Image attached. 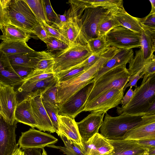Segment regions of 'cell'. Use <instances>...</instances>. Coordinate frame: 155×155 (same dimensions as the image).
I'll list each match as a JSON object with an SVG mask.
<instances>
[{"label": "cell", "mask_w": 155, "mask_h": 155, "mask_svg": "<svg viewBox=\"0 0 155 155\" xmlns=\"http://www.w3.org/2000/svg\"><path fill=\"white\" fill-rule=\"evenodd\" d=\"M116 49L110 47L94 64L78 76L57 84L56 102L58 106L68 100L81 89L93 83V79L103 64L115 54Z\"/></svg>", "instance_id": "1"}, {"label": "cell", "mask_w": 155, "mask_h": 155, "mask_svg": "<svg viewBox=\"0 0 155 155\" xmlns=\"http://www.w3.org/2000/svg\"><path fill=\"white\" fill-rule=\"evenodd\" d=\"M155 117V114H121L112 117L107 113L99 129L100 134L109 140L122 139L124 134L132 128Z\"/></svg>", "instance_id": "2"}, {"label": "cell", "mask_w": 155, "mask_h": 155, "mask_svg": "<svg viewBox=\"0 0 155 155\" xmlns=\"http://www.w3.org/2000/svg\"><path fill=\"white\" fill-rule=\"evenodd\" d=\"M154 101H155V74H145L141 84L137 86L131 100L124 107H117V112L119 115L145 114V111Z\"/></svg>", "instance_id": "3"}, {"label": "cell", "mask_w": 155, "mask_h": 155, "mask_svg": "<svg viewBox=\"0 0 155 155\" xmlns=\"http://www.w3.org/2000/svg\"><path fill=\"white\" fill-rule=\"evenodd\" d=\"M70 7L68 10V21L57 28L66 40L68 47L75 45H87L88 41L83 30L81 17L86 7L81 0L68 1Z\"/></svg>", "instance_id": "4"}, {"label": "cell", "mask_w": 155, "mask_h": 155, "mask_svg": "<svg viewBox=\"0 0 155 155\" xmlns=\"http://www.w3.org/2000/svg\"><path fill=\"white\" fill-rule=\"evenodd\" d=\"M130 76L126 65L118 66L104 73L93 82L85 105L106 90L113 88L123 89Z\"/></svg>", "instance_id": "5"}, {"label": "cell", "mask_w": 155, "mask_h": 155, "mask_svg": "<svg viewBox=\"0 0 155 155\" xmlns=\"http://www.w3.org/2000/svg\"><path fill=\"white\" fill-rule=\"evenodd\" d=\"M92 53L87 45H75L53 54L54 74L70 69L80 65Z\"/></svg>", "instance_id": "6"}, {"label": "cell", "mask_w": 155, "mask_h": 155, "mask_svg": "<svg viewBox=\"0 0 155 155\" xmlns=\"http://www.w3.org/2000/svg\"><path fill=\"white\" fill-rule=\"evenodd\" d=\"M10 24L32 33L38 23L30 8L24 0H10L7 7Z\"/></svg>", "instance_id": "7"}, {"label": "cell", "mask_w": 155, "mask_h": 155, "mask_svg": "<svg viewBox=\"0 0 155 155\" xmlns=\"http://www.w3.org/2000/svg\"><path fill=\"white\" fill-rule=\"evenodd\" d=\"M106 40L110 47L130 49L140 48V35L122 26L116 27L106 34Z\"/></svg>", "instance_id": "8"}, {"label": "cell", "mask_w": 155, "mask_h": 155, "mask_svg": "<svg viewBox=\"0 0 155 155\" xmlns=\"http://www.w3.org/2000/svg\"><path fill=\"white\" fill-rule=\"evenodd\" d=\"M124 93L123 89L113 88L106 90L86 104L84 111L107 112L121 104Z\"/></svg>", "instance_id": "9"}, {"label": "cell", "mask_w": 155, "mask_h": 155, "mask_svg": "<svg viewBox=\"0 0 155 155\" xmlns=\"http://www.w3.org/2000/svg\"><path fill=\"white\" fill-rule=\"evenodd\" d=\"M46 91L38 90L30 93L25 96L22 100L25 97H28L30 99L37 124L36 128L41 131L54 133L56 132V130L44 106L42 100V94Z\"/></svg>", "instance_id": "10"}, {"label": "cell", "mask_w": 155, "mask_h": 155, "mask_svg": "<svg viewBox=\"0 0 155 155\" xmlns=\"http://www.w3.org/2000/svg\"><path fill=\"white\" fill-rule=\"evenodd\" d=\"M58 139L52 135L31 128L22 132L18 144L22 150L29 148L42 149L50 144H54Z\"/></svg>", "instance_id": "11"}, {"label": "cell", "mask_w": 155, "mask_h": 155, "mask_svg": "<svg viewBox=\"0 0 155 155\" xmlns=\"http://www.w3.org/2000/svg\"><path fill=\"white\" fill-rule=\"evenodd\" d=\"M93 83L87 85L63 104L58 106V114L74 118L84 111L85 104L93 86Z\"/></svg>", "instance_id": "12"}, {"label": "cell", "mask_w": 155, "mask_h": 155, "mask_svg": "<svg viewBox=\"0 0 155 155\" xmlns=\"http://www.w3.org/2000/svg\"><path fill=\"white\" fill-rule=\"evenodd\" d=\"M81 17L82 27L88 41L98 36L99 23L108 13V11L100 7L86 8Z\"/></svg>", "instance_id": "13"}, {"label": "cell", "mask_w": 155, "mask_h": 155, "mask_svg": "<svg viewBox=\"0 0 155 155\" xmlns=\"http://www.w3.org/2000/svg\"><path fill=\"white\" fill-rule=\"evenodd\" d=\"M18 122L10 124L0 114V155H12L18 148L15 130Z\"/></svg>", "instance_id": "14"}, {"label": "cell", "mask_w": 155, "mask_h": 155, "mask_svg": "<svg viewBox=\"0 0 155 155\" xmlns=\"http://www.w3.org/2000/svg\"><path fill=\"white\" fill-rule=\"evenodd\" d=\"M105 111L93 112L78 122H77L78 130L83 144L86 142L96 133L103 121Z\"/></svg>", "instance_id": "15"}, {"label": "cell", "mask_w": 155, "mask_h": 155, "mask_svg": "<svg viewBox=\"0 0 155 155\" xmlns=\"http://www.w3.org/2000/svg\"><path fill=\"white\" fill-rule=\"evenodd\" d=\"M18 101L14 87L1 84L0 105L2 116L6 121L13 124L15 121V113Z\"/></svg>", "instance_id": "16"}, {"label": "cell", "mask_w": 155, "mask_h": 155, "mask_svg": "<svg viewBox=\"0 0 155 155\" xmlns=\"http://www.w3.org/2000/svg\"><path fill=\"white\" fill-rule=\"evenodd\" d=\"M58 128L56 132L61 133L69 139L82 151L85 152V147L81 141L74 118L58 115Z\"/></svg>", "instance_id": "17"}, {"label": "cell", "mask_w": 155, "mask_h": 155, "mask_svg": "<svg viewBox=\"0 0 155 155\" xmlns=\"http://www.w3.org/2000/svg\"><path fill=\"white\" fill-rule=\"evenodd\" d=\"M132 49H118L114 55L106 61L96 74L93 79V82L102 75L118 66L126 65L134 57Z\"/></svg>", "instance_id": "18"}, {"label": "cell", "mask_w": 155, "mask_h": 155, "mask_svg": "<svg viewBox=\"0 0 155 155\" xmlns=\"http://www.w3.org/2000/svg\"><path fill=\"white\" fill-rule=\"evenodd\" d=\"M22 81L13 68L7 54L0 49V83L14 87Z\"/></svg>", "instance_id": "19"}, {"label": "cell", "mask_w": 155, "mask_h": 155, "mask_svg": "<svg viewBox=\"0 0 155 155\" xmlns=\"http://www.w3.org/2000/svg\"><path fill=\"white\" fill-rule=\"evenodd\" d=\"M83 144L85 155H110L113 150L107 139L99 133L95 134Z\"/></svg>", "instance_id": "20"}, {"label": "cell", "mask_w": 155, "mask_h": 155, "mask_svg": "<svg viewBox=\"0 0 155 155\" xmlns=\"http://www.w3.org/2000/svg\"><path fill=\"white\" fill-rule=\"evenodd\" d=\"M149 139H155V117L130 130L122 139L138 141Z\"/></svg>", "instance_id": "21"}, {"label": "cell", "mask_w": 155, "mask_h": 155, "mask_svg": "<svg viewBox=\"0 0 155 155\" xmlns=\"http://www.w3.org/2000/svg\"><path fill=\"white\" fill-rule=\"evenodd\" d=\"M107 140L113 147L110 155H135L147 149L139 145L136 140Z\"/></svg>", "instance_id": "22"}, {"label": "cell", "mask_w": 155, "mask_h": 155, "mask_svg": "<svg viewBox=\"0 0 155 155\" xmlns=\"http://www.w3.org/2000/svg\"><path fill=\"white\" fill-rule=\"evenodd\" d=\"M107 11L120 26L140 34L141 33L142 28L137 18L127 13L124 7H116Z\"/></svg>", "instance_id": "23"}, {"label": "cell", "mask_w": 155, "mask_h": 155, "mask_svg": "<svg viewBox=\"0 0 155 155\" xmlns=\"http://www.w3.org/2000/svg\"><path fill=\"white\" fill-rule=\"evenodd\" d=\"M15 119L17 122L28 125L31 128L37 127L30 100L28 97H25L17 104L15 113Z\"/></svg>", "instance_id": "24"}, {"label": "cell", "mask_w": 155, "mask_h": 155, "mask_svg": "<svg viewBox=\"0 0 155 155\" xmlns=\"http://www.w3.org/2000/svg\"><path fill=\"white\" fill-rule=\"evenodd\" d=\"M0 29L2 33V40L5 42H27L31 37V33L10 24L1 27Z\"/></svg>", "instance_id": "25"}, {"label": "cell", "mask_w": 155, "mask_h": 155, "mask_svg": "<svg viewBox=\"0 0 155 155\" xmlns=\"http://www.w3.org/2000/svg\"><path fill=\"white\" fill-rule=\"evenodd\" d=\"M58 79L55 75L37 81L22 83L18 89V92L21 94L23 97L27 94L38 90H46L56 84Z\"/></svg>", "instance_id": "26"}, {"label": "cell", "mask_w": 155, "mask_h": 155, "mask_svg": "<svg viewBox=\"0 0 155 155\" xmlns=\"http://www.w3.org/2000/svg\"><path fill=\"white\" fill-rule=\"evenodd\" d=\"M42 51L7 55L10 63L12 65L28 67L35 69V66L40 58Z\"/></svg>", "instance_id": "27"}, {"label": "cell", "mask_w": 155, "mask_h": 155, "mask_svg": "<svg viewBox=\"0 0 155 155\" xmlns=\"http://www.w3.org/2000/svg\"><path fill=\"white\" fill-rule=\"evenodd\" d=\"M140 35L141 48L145 59L151 57L155 51V30L142 28Z\"/></svg>", "instance_id": "28"}, {"label": "cell", "mask_w": 155, "mask_h": 155, "mask_svg": "<svg viewBox=\"0 0 155 155\" xmlns=\"http://www.w3.org/2000/svg\"><path fill=\"white\" fill-rule=\"evenodd\" d=\"M0 49L7 55L34 52L35 51L23 41L11 42L3 41L0 44Z\"/></svg>", "instance_id": "29"}, {"label": "cell", "mask_w": 155, "mask_h": 155, "mask_svg": "<svg viewBox=\"0 0 155 155\" xmlns=\"http://www.w3.org/2000/svg\"><path fill=\"white\" fill-rule=\"evenodd\" d=\"M57 134L63 141L64 147L56 146L54 144H50L46 147L59 149L67 155H85L84 153L69 139L61 133Z\"/></svg>", "instance_id": "30"}, {"label": "cell", "mask_w": 155, "mask_h": 155, "mask_svg": "<svg viewBox=\"0 0 155 155\" xmlns=\"http://www.w3.org/2000/svg\"><path fill=\"white\" fill-rule=\"evenodd\" d=\"M135 53V56L129 63V68L127 70L131 76L141 70L144 71L145 68L146 60L143 57L141 48H140L139 50L136 51ZM143 73L141 75L143 77L142 75Z\"/></svg>", "instance_id": "31"}, {"label": "cell", "mask_w": 155, "mask_h": 155, "mask_svg": "<svg viewBox=\"0 0 155 155\" xmlns=\"http://www.w3.org/2000/svg\"><path fill=\"white\" fill-rule=\"evenodd\" d=\"M106 35H99L89 40L87 46L92 54H96L105 51L110 47L106 38Z\"/></svg>", "instance_id": "32"}, {"label": "cell", "mask_w": 155, "mask_h": 155, "mask_svg": "<svg viewBox=\"0 0 155 155\" xmlns=\"http://www.w3.org/2000/svg\"><path fill=\"white\" fill-rule=\"evenodd\" d=\"M87 8L100 7L107 10L116 7H123V1L121 0H84Z\"/></svg>", "instance_id": "33"}, {"label": "cell", "mask_w": 155, "mask_h": 155, "mask_svg": "<svg viewBox=\"0 0 155 155\" xmlns=\"http://www.w3.org/2000/svg\"><path fill=\"white\" fill-rule=\"evenodd\" d=\"M24 0L29 7L38 22L47 23L43 0Z\"/></svg>", "instance_id": "34"}, {"label": "cell", "mask_w": 155, "mask_h": 155, "mask_svg": "<svg viewBox=\"0 0 155 155\" xmlns=\"http://www.w3.org/2000/svg\"><path fill=\"white\" fill-rule=\"evenodd\" d=\"M37 62L35 69L53 71L55 62L53 54L44 51Z\"/></svg>", "instance_id": "35"}, {"label": "cell", "mask_w": 155, "mask_h": 155, "mask_svg": "<svg viewBox=\"0 0 155 155\" xmlns=\"http://www.w3.org/2000/svg\"><path fill=\"white\" fill-rule=\"evenodd\" d=\"M118 26H120V25L108 12V14L99 24L98 28V36L106 35L112 29Z\"/></svg>", "instance_id": "36"}, {"label": "cell", "mask_w": 155, "mask_h": 155, "mask_svg": "<svg viewBox=\"0 0 155 155\" xmlns=\"http://www.w3.org/2000/svg\"><path fill=\"white\" fill-rule=\"evenodd\" d=\"M87 69L84 67L78 65L77 67L55 74L58 82H62L75 77Z\"/></svg>", "instance_id": "37"}, {"label": "cell", "mask_w": 155, "mask_h": 155, "mask_svg": "<svg viewBox=\"0 0 155 155\" xmlns=\"http://www.w3.org/2000/svg\"><path fill=\"white\" fill-rule=\"evenodd\" d=\"M55 75V74L53 71L35 69L23 81L22 83L37 81Z\"/></svg>", "instance_id": "38"}, {"label": "cell", "mask_w": 155, "mask_h": 155, "mask_svg": "<svg viewBox=\"0 0 155 155\" xmlns=\"http://www.w3.org/2000/svg\"><path fill=\"white\" fill-rule=\"evenodd\" d=\"M42 103L56 132L58 128V106L47 102H42Z\"/></svg>", "instance_id": "39"}, {"label": "cell", "mask_w": 155, "mask_h": 155, "mask_svg": "<svg viewBox=\"0 0 155 155\" xmlns=\"http://www.w3.org/2000/svg\"><path fill=\"white\" fill-rule=\"evenodd\" d=\"M44 42L46 43L48 51L58 50L62 51L68 47L64 42L52 37H49Z\"/></svg>", "instance_id": "40"}, {"label": "cell", "mask_w": 155, "mask_h": 155, "mask_svg": "<svg viewBox=\"0 0 155 155\" xmlns=\"http://www.w3.org/2000/svg\"><path fill=\"white\" fill-rule=\"evenodd\" d=\"M57 84L50 87L42 93V102H48L54 105L58 106L56 102L57 91Z\"/></svg>", "instance_id": "41"}, {"label": "cell", "mask_w": 155, "mask_h": 155, "mask_svg": "<svg viewBox=\"0 0 155 155\" xmlns=\"http://www.w3.org/2000/svg\"><path fill=\"white\" fill-rule=\"evenodd\" d=\"M137 18L142 28L155 30V12L151 11L149 14L146 17Z\"/></svg>", "instance_id": "42"}, {"label": "cell", "mask_w": 155, "mask_h": 155, "mask_svg": "<svg viewBox=\"0 0 155 155\" xmlns=\"http://www.w3.org/2000/svg\"><path fill=\"white\" fill-rule=\"evenodd\" d=\"M47 23L54 24L58 18V14L54 10L49 0H43Z\"/></svg>", "instance_id": "43"}, {"label": "cell", "mask_w": 155, "mask_h": 155, "mask_svg": "<svg viewBox=\"0 0 155 155\" xmlns=\"http://www.w3.org/2000/svg\"><path fill=\"white\" fill-rule=\"evenodd\" d=\"M38 22L46 30L50 37L59 39L68 45L66 40L57 28L52 26L45 22Z\"/></svg>", "instance_id": "44"}, {"label": "cell", "mask_w": 155, "mask_h": 155, "mask_svg": "<svg viewBox=\"0 0 155 155\" xmlns=\"http://www.w3.org/2000/svg\"><path fill=\"white\" fill-rule=\"evenodd\" d=\"M10 0H0V27L10 24L7 14V7Z\"/></svg>", "instance_id": "45"}, {"label": "cell", "mask_w": 155, "mask_h": 155, "mask_svg": "<svg viewBox=\"0 0 155 155\" xmlns=\"http://www.w3.org/2000/svg\"><path fill=\"white\" fill-rule=\"evenodd\" d=\"M12 66L16 73L23 81L35 70L33 68L25 66L12 65Z\"/></svg>", "instance_id": "46"}, {"label": "cell", "mask_w": 155, "mask_h": 155, "mask_svg": "<svg viewBox=\"0 0 155 155\" xmlns=\"http://www.w3.org/2000/svg\"><path fill=\"white\" fill-rule=\"evenodd\" d=\"M107 50L101 53L92 54L89 57L80 64V66L84 67L86 69H87L94 64L99 59L102 57Z\"/></svg>", "instance_id": "47"}, {"label": "cell", "mask_w": 155, "mask_h": 155, "mask_svg": "<svg viewBox=\"0 0 155 155\" xmlns=\"http://www.w3.org/2000/svg\"><path fill=\"white\" fill-rule=\"evenodd\" d=\"M146 60L145 68L142 74L152 75L155 74V56L154 54L150 58Z\"/></svg>", "instance_id": "48"}, {"label": "cell", "mask_w": 155, "mask_h": 155, "mask_svg": "<svg viewBox=\"0 0 155 155\" xmlns=\"http://www.w3.org/2000/svg\"><path fill=\"white\" fill-rule=\"evenodd\" d=\"M32 33L36 35L38 38L43 41L50 37L46 30L39 22L34 28Z\"/></svg>", "instance_id": "49"}, {"label": "cell", "mask_w": 155, "mask_h": 155, "mask_svg": "<svg viewBox=\"0 0 155 155\" xmlns=\"http://www.w3.org/2000/svg\"><path fill=\"white\" fill-rule=\"evenodd\" d=\"M143 71V70H141L134 74L130 77L128 81L129 82L125 85L123 88L124 92L128 87H132L133 86H134L135 88L137 87V81L140 79L143 78V76L141 75Z\"/></svg>", "instance_id": "50"}, {"label": "cell", "mask_w": 155, "mask_h": 155, "mask_svg": "<svg viewBox=\"0 0 155 155\" xmlns=\"http://www.w3.org/2000/svg\"><path fill=\"white\" fill-rule=\"evenodd\" d=\"M137 88V87H135L134 90L133 91L132 89V87H130V88L125 95L123 97L121 101V104L122 105L121 107L125 106L129 103L135 93Z\"/></svg>", "instance_id": "51"}, {"label": "cell", "mask_w": 155, "mask_h": 155, "mask_svg": "<svg viewBox=\"0 0 155 155\" xmlns=\"http://www.w3.org/2000/svg\"><path fill=\"white\" fill-rule=\"evenodd\" d=\"M137 142L139 145L147 149L155 147V139H147L138 140Z\"/></svg>", "instance_id": "52"}, {"label": "cell", "mask_w": 155, "mask_h": 155, "mask_svg": "<svg viewBox=\"0 0 155 155\" xmlns=\"http://www.w3.org/2000/svg\"><path fill=\"white\" fill-rule=\"evenodd\" d=\"M41 149L29 148L22 150L24 155H41Z\"/></svg>", "instance_id": "53"}, {"label": "cell", "mask_w": 155, "mask_h": 155, "mask_svg": "<svg viewBox=\"0 0 155 155\" xmlns=\"http://www.w3.org/2000/svg\"><path fill=\"white\" fill-rule=\"evenodd\" d=\"M144 113L146 115L155 114V101L150 104Z\"/></svg>", "instance_id": "54"}, {"label": "cell", "mask_w": 155, "mask_h": 155, "mask_svg": "<svg viewBox=\"0 0 155 155\" xmlns=\"http://www.w3.org/2000/svg\"><path fill=\"white\" fill-rule=\"evenodd\" d=\"M148 155H155V147H152L148 149Z\"/></svg>", "instance_id": "55"}, {"label": "cell", "mask_w": 155, "mask_h": 155, "mask_svg": "<svg viewBox=\"0 0 155 155\" xmlns=\"http://www.w3.org/2000/svg\"><path fill=\"white\" fill-rule=\"evenodd\" d=\"M12 155H24V154L22 150L19 147Z\"/></svg>", "instance_id": "56"}, {"label": "cell", "mask_w": 155, "mask_h": 155, "mask_svg": "<svg viewBox=\"0 0 155 155\" xmlns=\"http://www.w3.org/2000/svg\"><path fill=\"white\" fill-rule=\"evenodd\" d=\"M149 1L151 5L152 8L151 11L153 12H155V0H150Z\"/></svg>", "instance_id": "57"}, {"label": "cell", "mask_w": 155, "mask_h": 155, "mask_svg": "<svg viewBox=\"0 0 155 155\" xmlns=\"http://www.w3.org/2000/svg\"><path fill=\"white\" fill-rule=\"evenodd\" d=\"M135 155H148V149L144 151Z\"/></svg>", "instance_id": "58"}, {"label": "cell", "mask_w": 155, "mask_h": 155, "mask_svg": "<svg viewBox=\"0 0 155 155\" xmlns=\"http://www.w3.org/2000/svg\"><path fill=\"white\" fill-rule=\"evenodd\" d=\"M42 152L41 154V155H47V152L44 148L42 149Z\"/></svg>", "instance_id": "59"}, {"label": "cell", "mask_w": 155, "mask_h": 155, "mask_svg": "<svg viewBox=\"0 0 155 155\" xmlns=\"http://www.w3.org/2000/svg\"><path fill=\"white\" fill-rule=\"evenodd\" d=\"M1 83H0V88L1 87ZM0 114L2 116V111H1V109L0 105Z\"/></svg>", "instance_id": "60"}, {"label": "cell", "mask_w": 155, "mask_h": 155, "mask_svg": "<svg viewBox=\"0 0 155 155\" xmlns=\"http://www.w3.org/2000/svg\"><path fill=\"white\" fill-rule=\"evenodd\" d=\"M0 40H2L1 35H0Z\"/></svg>", "instance_id": "61"}]
</instances>
